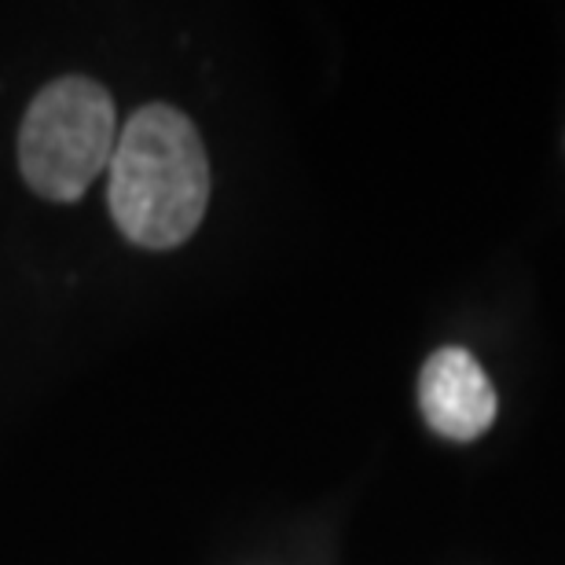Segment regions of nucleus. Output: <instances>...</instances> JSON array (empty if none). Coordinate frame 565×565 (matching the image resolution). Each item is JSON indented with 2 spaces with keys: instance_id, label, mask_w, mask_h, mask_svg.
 <instances>
[{
  "instance_id": "nucleus-1",
  "label": "nucleus",
  "mask_w": 565,
  "mask_h": 565,
  "mask_svg": "<svg viewBox=\"0 0 565 565\" xmlns=\"http://www.w3.org/2000/svg\"><path fill=\"white\" fill-rule=\"evenodd\" d=\"M210 202V162L195 126L166 104L137 110L110 154L107 206L129 243L180 246Z\"/></svg>"
},
{
  "instance_id": "nucleus-2",
  "label": "nucleus",
  "mask_w": 565,
  "mask_h": 565,
  "mask_svg": "<svg viewBox=\"0 0 565 565\" xmlns=\"http://www.w3.org/2000/svg\"><path fill=\"white\" fill-rule=\"evenodd\" d=\"M118 132L107 88L88 77H60L41 88L19 132V169L38 195L82 199L110 166Z\"/></svg>"
},
{
  "instance_id": "nucleus-3",
  "label": "nucleus",
  "mask_w": 565,
  "mask_h": 565,
  "mask_svg": "<svg viewBox=\"0 0 565 565\" xmlns=\"http://www.w3.org/2000/svg\"><path fill=\"white\" fill-rule=\"evenodd\" d=\"M419 408L434 434L473 440L495 419V390L467 349H437L419 375Z\"/></svg>"
}]
</instances>
